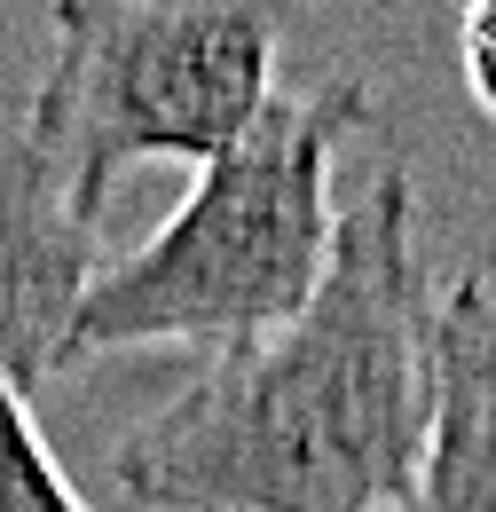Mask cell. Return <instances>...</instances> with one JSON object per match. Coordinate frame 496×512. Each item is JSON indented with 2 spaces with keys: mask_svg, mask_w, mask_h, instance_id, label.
<instances>
[{
  "mask_svg": "<svg viewBox=\"0 0 496 512\" xmlns=\"http://www.w3.org/2000/svg\"><path fill=\"white\" fill-rule=\"evenodd\" d=\"M434 323L418 190L378 174L339 213L308 308L134 418L111 473L158 512H410L434 434Z\"/></svg>",
  "mask_w": 496,
  "mask_h": 512,
  "instance_id": "1",
  "label": "cell"
},
{
  "mask_svg": "<svg viewBox=\"0 0 496 512\" xmlns=\"http://www.w3.org/2000/svg\"><path fill=\"white\" fill-rule=\"evenodd\" d=\"M371 127V87L331 71L300 95H276L237 150L197 166L189 197L119 253L71 323L63 371L126 347L245 355L300 316L339 245V150Z\"/></svg>",
  "mask_w": 496,
  "mask_h": 512,
  "instance_id": "2",
  "label": "cell"
},
{
  "mask_svg": "<svg viewBox=\"0 0 496 512\" xmlns=\"http://www.w3.org/2000/svg\"><path fill=\"white\" fill-rule=\"evenodd\" d=\"M48 32L24 134L87 221H103L126 166H213L276 103L284 16L252 0H63Z\"/></svg>",
  "mask_w": 496,
  "mask_h": 512,
  "instance_id": "3",
  "label": "cell"
},
{
  "mask_svg": "<svg viewBox=\"0 0 496 512\" xmlns=\"http://www.w3.org/2000/svg\"><path fill=\"white\" fill-rule=\"evenodd\" d=\"M103 221H87L40 142L16 127L0 134V386L40 394L63 379L71 323L103 276Z\"/></svg>",
  "mask_w": 496,
  "mask_h": 512,
  "instance_id": "4",
  "label": "cell"
},
{
  "mask_svg": "<svg viewBox=\"0 0 496 512\" xmlns=\"http://www.w3.org/2000/svg\"><path fill=\"white\" fill-rule=\"evenodd\" d=\"M410 512H496V276L441 284L434 323V434Z\"/></svg>",
  "mask_w": 496,
  "mask_h": 512,
  "instance_id": "5",
  "label": "cell"
},
{
  "mask_svg": "<svg viewBox=\"0 0 496 512\" xmlns=\"http://www.w3.org/2000/svg\"><path fill=\"white\" fill-rule=\"evenodd\" d=\"M0 512H95L56 465L48 434L32 426V402L8 386H0Z\"/></svg>",
  "mask_w": 496,
  "mask_h": 512,
  "instance_id": "6",
  "label": "cell"
},
{
  "mask_svg": "<svg viewBox=\"0 0 496 512\" xmlns=\"http://www.w3.org/2000/svg\"><path fill=\"white\" fill-rule=\"evenodd\" d=\"M457 56H465V87H473V103L496 119V0H481V8L465 16Z\"/></svg>",
  "mask_w": 496,
  "mask_h": 512,
  "instance_id": "7",
  "label": "cell"
}]
</instances>
